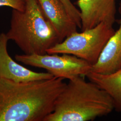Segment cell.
I'll use <instances>...</instances> for the list:
<instances>
[{
    "mask_svg": "<svg viewBox=\"0 0 121 121\" xmlns=\"http://www.w3.org/2000/svg\"><path fill=\"white\" fill-rule=\"evenodd\" d=\"M9 40L14 41L25 54H44L60 42L56 31L45 17L37 0H26L22 11L13 9Z\"/></svg>",
    "mask_w": 121,
    "mask_h": 121,
    "instance_id": "cell-3",
    "label": "cell"
},
{
    "mask_svg": "<svg viewBox=\"0 0 121 121\" xmlns=\"http://www.w3.org/2000/svg\"><path fill=\"white\" fill-rule=\"evenodd\" d=\"M64 79L16 82L0 77V121H44L54 110Z\"/></svg>",
    "mask_w": 121,
    "mask_h": 121,
    "instance_id": "cell-1",
    "label": "cell"
},
{
    "mask_svg": "<svg viewBox=\"0 0 121 121\" xmlns=\"http://www.w3.org/2000/svg\"><path fill=\"white\" fill-rule=\"evenodd\" d=\"M118 10L121 16V1ZM119 23L118 29L108 39L99 59L92 65L91 72L106 74L121 69V18Z\"/></svg>",
    "mask_w": 121,
    "mask_h": 121,
    "instance_id": "cell-9",
    "label": "cell"
},
{
    "mask_svg": "<svg viewBox=\"0 0 121 121\" xmlns=\"http://www.w3.org/2000/svg\"><path fill=\"white\" fill-rule=\"evenodd\" d=\"M15 58L25 65L46 69L54 77L68 80L75 76H86L92 68L86 60L68 54H17Z\"/></svg>",
    "mask_w": 121,
    "mask_h": 121,
    "instance_id": "cell-5",
    "label": "cell"
},
{
    "mask_svg": "<svg viewBox=\"0 0 121 121\" xmlns=\"http://www.w3.org/2000/svg\"><path fill=\"white\" fill-rule=\"evenodd\" d=\"M64 4L69 16L76 24L78 27L81 29V19L80 11L77 9L70 0H60Z\"/></svg>",
    "mask_w": 121,
    "mask_h": 121,
    "instance_id": "cell-11",
    "label": "cell"
},
{
    "mask_svg": "<svg viewBox=\"0 0 121 121\" xmlns=\"http://www.w3.org/2000/svg\"><path fill=\"white\" fill-rule=\"evenodd\" d=\"M114 109L108 93L82 76L69 79L56 99L53 112L44 121H92Z\"/></svg>",
    "mask_w": 121,
    "mask_h": 121,
    "instance_id": "cell-2",
    "label": "cell"
},
{
    "mask_svg": "<svg viewBox=\"0 0 121 121\" xmlns=\"http://www.w3.org/2000/svg\"><path fill=\"white\" fill-rule=\"evenodd\" d=\"M44 15L51 23L60 42L77 31L78 26L60 0H37Z\"/></svg>",
    "mask_w": 121,
    "mask_h": 121,
    "instance_id": "cell-8",
    "label": "cell"
},
{
    "mask_svg": "<svg viewBox=\"0 0 121 121\" xmlns=\"http://www.w3.org/2000/svg\"><path fill=\"white\" fill-rule=\"evenodd\" d=\"M26 0H0V7L7 6L17 10H23L26 6Z\"/></svg>",
    "mask_w": 121,
    "mask_h": 121,
    "instance_id": "cell-12",
    "label": "cell"
},
{
    "mask_svg": "<svg viewBox=\"0 0 121 121\" xmlns=\"http://www.w3.org/2000/svg\"><path fill=\"white\" fill-rule=\"evenodd\" d=\"M113 26L101 22L82 32L72 33L47 51L48 54H68L95 64L115 30Z\"/></svg>",
    "mask_w": 121,
    "mask_h": 121,
    "instance_id": "cell-4",
    "label": "cell"
},
{
    "mask_svg": "<svg viewBox=\"0 0 121 121\" xmlns=\"http://www.w3.org/2000/svg\"><path fill=\"white\" fill-rule=\"evenodd\" d=\"M86 77L106 91L112 99L114 109L121 113V69L110 74L90 72Z\"/></svg>",
    "mask_w": 121,
    "mask_h": 121,
    "instance_id": "cell-10",
    "label": "cell"
},
{
    "mask_svg": "<svg viewBox=\"0 0 121 121\" xmlns=\"http://www.w3.org/2000/svg\"><path fill=\"white\" fill-rule=\"evenodd\" d=\"M81 29L88 30L101 22L113 26L115 22V0H78Z\"/></svg>",
    "mask_w": 121,
    "mask_h": 121,
    "instance_id": "cell-6",
    "label": "cell"
},
{
    "mask_svg": "<svg viewBox=\"0 0 121 121\" xmlns=\"http://www.w3.org/2000/svg\"><path fill=\"white\" fill-rule=\"evenodd\" d=\"M9 39L6 33L0 34V77L16 82H27L50 79L49 72H36L19 64L9 56L7 50Z\"/></svg>",
    "mask_w": 121,
    "mask_h": 121,
    "instance_id": "cell-7",
    "label": "cell"
}]
</instances>
